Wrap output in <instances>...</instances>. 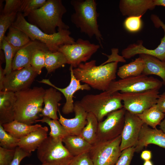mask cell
I'll list each match as a JSON object with an SVG mask.
<instances>
[{
	"label": "cell",
	"instance_id": "cell-35",
	"mask_svg": "<svg viewBox=\"0 0 165 165\" xmlns=\"http://www.w3.org/2000/svg\"><path fill=\"white\" fill-rule=\"evenodd\" d=\"M46 0H22L19 11L25 17L27 16L32 12L43 6Z\"/></svg>",
	"mask_w": 165,
	"mask_h": 165
},
{
	"label": "cell",
	"instance_id": "cell-25",
	"mask_svg": "<svg viewBox=\"0 0 165 165\" xmlns=\"http://www.w3.org/2000/svg\"><path fill=\"white\" fill-rule=\"evenodd\" d=\"M62 141L73 156L88 152L92 146L79 136L68 135L62 139Z\"/></svg>",
	"mask_w": 165,
	"mask_h": 165
},
{
	"label": "cell",
	"instance_id": "cell-44",
	"mask_svg": "<svg viewBox=\"0 0 165 165\" xmlns=\"http://www.w3.org/2000/svg\"><path fill=\"white\" fill-rule=\"evenodd\" d=\"M118 49L117 48H112V54L110 56L107 55L103 53L104 55H105L108 57V59L105 63L102 64H104L108 63L113 62H125L126 61L125 58L122 56H119L118 54Z\"/></svg>",
	"mask_w": 165,
	"mask_h": 165
},
{
	"label": "cell",
	"instance_id": "cell-50",
	"mask_svg": "<svg viewBox=\"0 0 165 165\" xmlns=\"http://www.w3.org/2000/svg\"><path fill=\"white\" fill-rule=\"evenodd\" d=\"M143 165H153L152 162L150 160L145 161Z\"/></svg>",
	"mask_w": 165,
	"mask_h": 165
},
{
	"label": "cell",
	"instance_id": "cell-34",
	"mask_svg": "<svg viewBox=\"0 0 165 165\" xmlns=\"http://www.w3.org/2000/svg\"><path fill=\"white\" fill-rule=\"evenodd\" d=\"M20 139L11 135L0 124V145L8 149H14L18 146Z\"/></svg>",
	"mask_w": 165,
	"mask_h": 165
},
{
	"label": "cell",
	"instance_id": "cell-3",
	"mask_svg": "<svg viewBox=\"0 0 165 165\" xmlns=\"http://www.w3.org/2000/svg\"><path fill=\"white\" fill-rule=\"evenodd\" d=\"M45 90L34 87L15 93L14 120L31 125L40 117Z\"/></svg>",
	"mask_w": 165,
	"mask_h": 165
},
{
	"label": "cell",
	"instance_id": "cell-26",
	"mask_svg": "<svg viewBox=\"0 0 165 165\" xmlns=\"http://www.w3.org/2000/svg\"><path fill=\"white\" fill-rule=\"evenodd\" d=\"M2 125L6 131L19 139L42 126L38 124L28 125L16 120Z\"/></svg>",
	"mask_w": 165,
	"mask_h": 165
},
{
	"label": "cell",
	"instance_id": "cell-46",
	"mask_svg": "<svg viewBox=\"0 0 165 165\" xmlns=\"http://www.w3.org/2000/svg\"><path fill=\"white\" fill-rule=\"evenodd\" d=\"M152 157V152L149 150L143 151L141 155V158L145 161L150 160Z\"/></svg>",
	"mask_w": 165,
	"mask_h": 165
},
{
	"label": "cell",
	"instance_id": "cell-10",
	"mask_svg": "<svg viewBox=\"0 0 165 165\" xmlns=\"http://www.w3.org/2000/svg\"><path fill=\"white\" fill-rule=\"evenodd\" d=\"M100 47L99 45L79 38L74 43L61 46L58 51L64 55L67 64L75 68L82 62H86Z\"/></svg>",
	"mask_w": 165,
	"mask_h": 165
},
{
	"label": "cell",
	"instance_id": "cell-43",
	"mask_svg": "<svg viewBox=\"0 0 165 165\" xmlns=\"http://www.w3.org/2000/svg\"><path fill=\"white\" fill-rule=\"evenodd\" d=\"M14 158L10 165H20L21 160L26 157L31 156V153L25 151L20 147H17Z\"/></svg>",
	"mask_w": 165,
	"mask_h": 165
},
{
	"label": "cell",
	"instance_id": "cell-51",
	"mask_svg": "<svg viewBox=\"0 0 165 165\" xmlns=\"http://www.w3.org/2000/svg\"><path fill=\"white\" fill-rule=\"evenodd\" d=\"M32 165V164H26V165ZM43 165L42 164H41V165Z\"/></svg>",
	"mask_w": 165,
	"mask_h": 165
},
{
	"label": "cell",
	"instance_id": "cell-27",
	"mask_svg": "<svg viewBox=\"0 0 165 165\" xmlns=\"http://www.w3.org/2000/svg\"><path fill=\"white\" fill-rule=\"evenodd\" d=\"M144 67V61L139 57L134 61L119 67L117 74L121 79L137 76L142 74Z\"/></svg>",
	"mask_w": 165,
	"mask_h": 165
},
{
	"label": "cell",
	"instance_id": "cell-7",
	"mask_svg": "<svg viewBox=\"0 0 165 165\" xmlns=\"http://www.w3.org/2000/svg\"><path fill=\"white\" fill-rule=\"evenodd\" d=\"M50 136L37 149L38 158L43 165H69L74 156L62 143Z\"/></svg>",
	"mask_w": 165,
	"mask_h": 165
},
{
	"label": "cell",
	"instance_id": "cell-30",
	"mask_svg": "<svg viewBox=\"0 0 165 165\" xmlns=\"http://www.w3.org/2000/svg\"><path fill=\"white\" fill-rule=\"evenodd\" d=\"M4 39L12 46L19 48L23 47L31 41L24 32L12 26L9 28L7 35H5Z\"/></svg>",
	"mask_w": 165,
	"mask_h": 165
},
{
	"label": "cell",
	"instance_id": "cell-19",
	"mask_svg": "<svg viewBox=\"0 0 165 165\" xmlns=\"http://www.w3.org/2000/svg\"><path fill=\"white\" fill-rule=\"evenodd\" d=\"M156 145L165 149V133L160 129L152 128L144 123L138 141L134 146L135 152H139L148 145Z\"/></svg>",
	"mask_w": 165,
	"mask_h": 165
},
{
	"label": "cell",
	"instance_id": "cell-36",
	"mask_svg": "<svg viewBox=\"0 0 165 165\" xmlns=\"http://www.w3.org/2000/svg\"><path fill=\"white\" fill-rule=\"evenodd\" d=\"M17 13L9 14L1 13L0 16V46L5 36V33L15 21Z\"/></svg>",
	"mask_w": 165,
	"mask_h": 165
},
{
	"label": "cell",
	"instance_id": "cell-41",
	"mask_svg": "<svg viewBox=\"0 0 165 165\" xmlns=\"http://www.w3.org/2000/svg\"><path fill=\"white\" fill-rule=\"evenodd\" d=\"M22 0H6L5 4L1 13L9 14L19 12Z\"/></svg>",
	"mask_w": 165,
	"mask_h": 165
},
{
	"label": "cell",
	"instance_id": "cell-23",
	"mask_svg": "<svg viewBox=\"0 0 165 165\" xmlns=\"http://www.w3.org/2000/svg\"><path fill=\"white\" fill-rule=\"evenodd\" d=\"M48 128L41 127L21 138L18 147L31 153L37 149L48 137Z\"/></svg>",
	"mask_w": 165,
	"mask_h": 165
},
{
	"label": "cell",
	"instance_id": "cell-5",
	"mask_svg": "<svg viewBox=\"0 0 165 165\" xmlns=\"http://www.w3.org/2000/svg\"><path fill=\"white\" fill-rule=\"evenodd\" d=\"M12 26L24 32L31 40H37L44 44L49 50L53 52L58 51L62 45L75 42V39L70 36L71 33L68 29L57 30V32L52 35L46 34L28 23L20 12L17 13L16 19Z\"/></svg>",
	"mask_w": 165,
	"mask_h": 165
},
{
	"label": "cell",
	"instance_id": "cell-2",
	"mask_svg": "<svg viewBox=\"0 0 165 165\" xmlns=\"http://www.w3.org/2000/svg\"><path fill=\"white\" fill-rule=\"evenodd\" d=\"M67 12L61 0H47L42 7L28 15L27 21L45 33L52 35L57 32V30L69 28L62 20V17Z\"/></svg>",
	"mask_w": 165,
	"mask_h": 165
},
{
	"label": "cell",
	"instance_id": "cell-28",
	"mask_svg": "<svg viewBox=\"0 0 165 165\" xmlns=\"http://www.w3.org/2000/svg\"><path fill=\"white\" fill-rule=\"evenodd\" d=\"M137 115L144 123L156 128L165 118V113L159 110L156 104Z\"/></svg>",
	"mask_w": 165,
	"mask_h": 165
},
{
	"label": "cell",
	"instance_id": "cell-17",
	"mask_svg": "<svg viewBox=\"0 0 165 165\" xmlns=\"http://www.w3.org/2000/svg\"><path fill=\"white\" fill-rule=\"evenodd\" d=\"M74 117L67 119L61 115L59 109L58 111L59 119L58 120L64 127L69 135L80 136L87 123L88 113L81 105L79 101L74 103Z\"/></svg>",
	"mask_w": 165,
	"mask_h": 165
},
{
	"label": "cell",
	"instance_id": "cell-14",
	"mask_svg": "<svg viewBox=\"0 0 165 165\" xmlns=\"http://www.w3.org/2000/svg\"><path fill=\"white\" fill-rule=\"evenodd\" d=\"M38 75L31 66L12 70L5 75L2 90L16 93L28 89Z\"/></svg>",
	"mask_w": 165,
	"mask_h": 165
},
{
	"label": "cell",
	"instance_id": "cell-11",
	"mask_svg": "<svg viewBox=\"0 0 165 165\" xmlns=\"http://www.w3.org/2000/svg\"><path fill=\"white\" fill-rule=\"evenodd\" d=\"M120 95L126 111L135 114L142 113L157 103L159 90H151L139 93H123Z\"/></svg>",
	"mask_w": 165,
	"mask_h": 165
},
{
	"label": "cell",
	"instance_id": "cell-16",
	"mask_svg": "<svg viewBox=\"0 0 165 165\" xmlns=\"http://www.w3.org/2000/svg\"><path fill=\"white\" fill-rule=\"evenodd\" d=\"M73 68L72 67L70 66V82L69 85L65 88H61L56 86L49 79H42L41 81H38L39 82L46 84L55 88L63 94L66 101L62 108V111L63 114L65 115L74 112V103L73 97L74 94L79 90H89L91 89L90 87L86 84H81L80 82L74 76Z\"/></svg>",
	"mask_w": 165,
	"mask_h": 165
},
{
	"label": "cell",
	"instance_id": "cell-33",
	"mask_svg": "<svg viewBox=\"0 0 165 165\" xmlns=\"http://www.w3.org/2000/svg\"><path fill=\"white\" fill-rule=\"evenodd\" d=\"M20 48L12 46L3 39L0 46V49L3 50L5 59L6 65L4 69V73L5 75L9 74L12 71V62L13 58Z\"/></svg>",
	"mask_w": 165,
	"mask_h": 165
},
{
	"label": "cell",
	"instance_id": "cell-12",
	"mask_svg": "<svg viewBox=\"0 0 165 165\" xmlns=\"http://www.w3.org/2000/svg\"><path fill=\"white\" fill-rule=\"evenodd\" d=\"M126 111L123 108L112 112L104 121L98 122L96 142L111 140L121 134Z\"/></svg>",
	"mask_w": 165,
	"mask_h": 165
},
{
	"label": "cell",
	"instance_id": "cell-39",
	"mask_svg": "<svg viewBox=\"0 0 165 165\" xmlns=\"http://www.w3.org/2000/svg\"><path fill=\"white\" fill-rule=\"evenodd\" d=\"M135 152L134 146L123 150L115 165H130Z\"/></svg>",
	"mask_w": 165,
	"mask_h": 165
},
{
	"label": "cell",
	"instance_id": "cell-1",
	"mask_svg": "<svg viewBox=\"0 0 165 165\" xmlns=\"http://www.w3.org/2000/svg\"><path fill=\"white\" fill-rule=\"evenodd\" d=\"M96 61L82 63L73 68L76 78L93 88L106 91L111 83L116 79L118 62H113L96 66Z\"/></svg>",
	"mask_w": 165,
	"mask_h": 165
},
{
	"label": "cell",
	"instance_id": "cell-29",
	"mask_svg": "<svg viewBox=\"0 0 165 165\" xmlns=\"http://www.w3.org/2000/svg\"><path fill=\"white\" fill-rule=\"evenodd\" d=\"M87 123L82 129L80 136L92 145L97 141L98 122L92 114L88 113Z\"/></svg>",
	"mask_w": 165,
	"mask_h": 165
},
{
	"label": "cell",
	"instance_id": "cell-31",
	"mask_svg": "<svg viewBox=\"0 0 165 165\" xmlns=\"http://www.w3.org/2000/svg\"><path fill=\"white\" fill-rule=\"evenodd\" d=\"M45 67L47 73H50L67 64L64 55L60 51L53 52L50 50L45 52Z\"/></svg>",
	"mask_w": 165,
	"mask_h": 165
},
{
	"label": "cell",
	"instance_id": "cell-8",
	"mask_svg": "<svg viewBox=\"0 0 165 165\" xmlns=\"http://www.w3.org/2000/svg\"><path fill=\"white\" fill-rule=\"evenodd\" d=\"M162 81L143 74L113 81L108 91L111 93H136L149 90H159L162 86Z\"/></svg>",
	"mask_w": 165,
	"mask_h": 165
},
{
	"label": "cell",
	"instance_id": "cell-48",
	"mask_svg": "<svg viewBox=\"0 0 165 165\" xmlns=\"http://www.w3.org/2000/svg\"><path fill=\"white\" fill-rule=\"evenodd\" d=\"M155 6H161L165 7V0H153Z\"/></svg>",
	"mask_w": 165,
	"mask_h": 165
},
{
	"label": "cell",
	"instance_id": "cell-22",
	"mask_svg": "<svg viewBox=\"0 0 165 165\" xmlns=\"http://www.w3.org/2000/svg\"><path fill=\"white\" fill-rule=\"evenodd\" d=\"M16 101L15 93L5 90L0 91V124L14 120Z\"/></svg>",
	"mask_w": 165,
	"mask_h": 165
},
{
	"label": "cell",
	"instance_id": "cell-47",
	"mask_svg": "<svg viewBox=\"0 0 165 165\" xmlns=\"http://www.w3.org/2000/svg\"><path fill=\"white\" fill-rule=\"evenodd\" d=\"M5 75L4 73V69L2 67L1 64L0 65V91L3 90V89L4 82L5 79Z\"/></svg>",
	"mask_w": 165,
	"mask_h": 165
},
{
	"label": "cell",
	"instance_id": "cell-49",
	"mask_svg": "<svg viewBox=\"0 0 165 165\" xmlns=\"http://www.w3.org/2000/svg\"><path fill=\"white\" fill-rule=\"evenodd\" d=\"M160 125V129L165 133V118L162 120Z\"/></svg>",
	"mask_w": 165,
	"mask_h": 165
},
{
	"label": "cell",
	"instance_id": "cell-45",
	"mask_svg": "<svg viewBox=\"0 0 165 165\" xmlns=\"http://www.w3.org/2000/svg\"><path fill=\"white\" fill-rule=\"evenodd\" d=\"M156 105L159 110L165 113V92L159 95Z\"/></svg>",
	"mask_w": 165,
	"mask_h": 165
},
{
	"label": "cell",
	"instance_id": "cell-20",
	"mask_svg": "<svg viewBox=\"0 0 165 165\" xmlns=\"http://www.w3.org/2000/svg\"><path fill=\"white\" fill-rule=\"evenodd\" d=\"M155 7L153 0H120L119 4L122 15L128 16H143Z\"/></svg>",
	"mask_w": 165,
	"mask_h": 165
},
{
	"label": "cell",
	"instance_id": "cell-38",
	"mask_svg": "<svg viewBox=\"0 0 165 165\" xmlns=\"http://www.w3.org/2000/svg\"><path fill=\"white\" fill-rule=\"evenodd\" d=\"M142 16H128L124 22V25L126 29L131 32L139 31L142 26L141 20Z\"/></svg>",
	"mask_w": 165,
	"mask_h": 165
},
{
	"label": "cell",
	"instance_id": "cell-13",
	"mask_svg": "<svg viewBox=\"0 0 165 165\" xmlns=\"http://www.w3.org/2000/svg\"><path fill=\"white\" fill-rule=\"evenodd\" d=\"M151 19L157 28L161 27L164 31V35L157 47L153 50L148 49L143 45L142 40L129 45L121 52L122 56L125 59H129L137 54H145L156 57L161 61H165V24L155 14H152Z\"/></svg>",
	"mask_w": 165,
	"mask_h": 165
},
{
	"label": "cell",
	"instance_id": "cell-6",
	"mask_svg": "<svg viewBox=\"0 0 165 165\" xmlns=\"http://www.w3.org/2000/svg\"><path fill=\"white\" fill-rule=\"evenodd\" d=\"M119 92L111 93L108 91L97 94H87L79 102L88 113L93 114L98 122L111 112L123 108Z\"/></svg>",
	"mask_w": 165,
	"mask_h": 165
},
{
	"label": "cell",
	"instance_id": "cell-15",
	"mask_svg": "<svg viewBox=\"0 0 165 165\" xmlns=\"http://www.w3.org/2000/svg\"><path fill=\"white\" fill-rule=\"evenodd\" d=\"M144 123L137 115L126 111L123 130L121 134V151L135 145Z\"/></svg>",
	"mask_w": 165,
	"mask_h": 165
},
{
	"label": "cell",
	"instance_id": "cell-21",
	"mask_svg": "<svg viewBox=\"0 0 165 165\" xmlns=\"http://www.w3.org/2000/svg\"><path fill=\"white\" fill-rule=\"evenodd\" d=\"M61 94L55 88L51 87L45 90L43 97L44 106L40 117H47L52 119L58 120L57 112L61 105Z\"/></svg>",
	"mask_w": 165,
	"mask_h": 165
},
{
	"label": "cell",
	"instance_id": "cell-32",
	"mask_svg": "<svg viewBox=\"0 0 165 165\" xmlns=\"http://www.w3.org/2000/svg\"><path fill=\"white\" fill-rule=\"evenodd\" d=\"M40 122L48 124L50 127L49 135L55 140H62L69 135L64 127L60 123L58 120L52 119L47 117H43L41 119H38L35 123Z\"/></svg>",
	"mask_w": 165,
	"mask_h": 165
},
{
	"label": "cell",
	"instance_id": "cell-4",
	"mask_svg": "<svg viewBox=\"0 0 165 165\" xmlns=\"http://www.w3.org/2000/svg\"><path fill=\"white\" fill-rule=\"evenodd\" d=\"M70 3L75 11L71 16V22L81 32L90 38L95 36L103 48L102 41L103 39L99 29L97 19L99 13L97 11L96 1L72 0Z\"/></svg>",
	"mask_w": 165,
	"mask_h": 165
},
{
	"label": "cell",
	"instance_id": "cell-42",
	"mask_svg": "<svg viewBox=\"0 0 165 165\" xmlns=\"http://www.w3.org/2000/svg\"><path fill=\"white\" fill-rule=\"evenodd\" d=\"M69 165H94L88 152L74 156Z\"/></svg>",
	"mask_w": 165,
	"mask_h": 165
},
{
	"label": "cell",
	"instance_id": "cell-9",
	"mask_svg": "<svg viewBox=\"0 0 165 165\" xmlns=\"http://www.w3.org/2000/svg\"><path fill=\"white\" fill-rule=\"evenodd\" d=\"M121 135L108 141H98L88 152L94 165H115L120 155Z\"/></svg>",
	"mask_w": 165,
	"mask_h": 165
},
{
	"label": "cell",
	"instance_id": "cell-24",
	"mask_svg": "<svg viewBox=\"0 0 165 165\" xmlns=\"http://www.w3.org/2000/svg\"><path fill=\"white\" fill-rule=\"evenodd\" d=\"M139 57L144 63L142 74L148 76L155 75L162 79L163 85L165 86V61H161L154 56L145 54H140Z\"/></svg>",
	"mask_w": 165,
	"mask_h": 165
},
{
	"label": "cell",
	"instance_id": "cell-18",
	"mask_svg": "<svg viewBox=\"0 0 165 165\" xmlns=\"http://www.w3.org/2000/svg\"><path fill=\"white\" fill-rule=\"evenodd\" d=\"M45 52L49 50L44 44L38 40H31L20 48L16 53L12 62V70L21 69L31 66L30 61L34 53L38 50Z\"/></svg>",
	"mask_w": 165,
	"mask_h": 165
},
{
	"label": "cell",
	"instance_id": "cell-37",
	"mask_svg": "<svg viewBox=\"0 0 165 165\" xmlns=\"http://www.w3.org/2000/svg\"><path fill=\"white\" fill-rule=\"evenodd\" d=\"M45 52L40 50L35 51L31 58L30 65L38 75L41 74L42 68L45 67Z\"/></svg>",
	"mask_w": 165,
	"mask_h": 165
},
{
	"label": "cell",
	"instance_id": "cell-40",
	"mask_svg": "<svg viewBox=\"0 0 165 165\" xmlns=\"http://www.w3.org/2000/svg\"><path fill=\"white\" fill-rule=\"evenodd\" d=\"M16 149L0 147V165H10L15 156Z\"/></svg>",
	"mask_w": 165,
	"mask_h": 165
}]
</instances>
